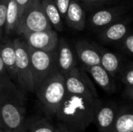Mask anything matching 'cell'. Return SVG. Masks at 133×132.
I'll return each instance as SVG.
<instances>
[{
    "label": "cell",
    "instance_id": "6da1fadb",
    "mask_svg": "<svg viewBox=\"0 0 133 132\" xmlns=\"http://www.w3.org/2000/svg\"><path fill=\"white\" fill-rule=\"evenodd\" d=\"M101 101L99 98L67 93L56 111L55 117L59 121L74 130L84 132L93 123L95 111Z\"/></svg>",
    "mask_w": 133,
    "mask_h": 132
},
{
    "label": "cell",
    "instance_id": "7a4b0ae2",
    "mask_svg": "<svg viewBox=\"0 0 133 132\" xmlns=\"http://www.w3.org/2000/svg\"><path fill=\"white\" fill-rule=\"evenodd\" d=\"M25 92L11 79L0 84V114L5 132H15L24 129L25 125Z\"/></svg>",
    "mask_w": 133,
    "mask_h": 132
},
{
    "label": "cell",
    "instance_id": "3957f363",
    "mask_svg": "<svg viewBox=\"0 0 133 132\" xmlns=\"http://www.w3.org/2000/svg\"><path fill=\"white\" fill-rule=\"evenodd\" d=\"M45 112L50 116H55L67 94L64 76L56 72L46 78L35 90Z\"/></svg>",
    "mask_w": 133,
    "mask_h": 132
},
{
    "label": "cell",
    "instance_id": "277c9868",
    "mask_svg": "<svg viewBox=\"0 0 133 132\" xmlns=\"http://www.w3.org/2000/svg\"><path fill=\"white\" fill-rule=\"evenodd\" d=\"M53 29L49 23L41 0H30L18 20L16 33L22 35L26 33Z\"/></svg>",
    "mask_w": 133,
    "mask_h": 132
},
{
    "label": "cell",
    "instance_id": "5b68a950",
    "mask_svg": "<svg viewBox=\"0 0 133 132\" xmlns=\"http://www.w3.org/2000/svg\"><path fill=\"white\" fill-rule=\"evenodd\" d=\"M28 47V53L31 64L35 90L46 78L54 72H59L56 60V50L53 52H45Z\"/></svg>",
    "mask_w": 133,
    "mask_h": 132
},
{
    "label": "cell",
    "instance_id": "8992f818",
    "mask_svg": "<svg viewBox=\"0 0 133 132\" xmlns=\"http://www.w3.org/2000/svg\"><path fill=\"white\" fill-rule=\"evenodd\" d=\"M16 50V70L17 86L24 92H35L27 44L22 38L13 40Z\"/></svg>",
    "mask_w": 133,
    "mask_h": 132
},
{
    "label": "cell",
    "instance_id": "52a82bcc",
    "mask_svg": "<svg viewBox=\"0 0 133 132\" xmlns=\"http://www.w3.org/2000/svg\"><path fill=\"white\" fill-rule=\"evenodd\" d=\"M67 93L99 98L96 87L83 66H75L64 75Z\"/></svg>",
    "mask_w": 133,
    "mask_h": 132
},
{
    "label": "cell",
    "instance_id": "ba28073f",
    "mask_svg": "<svg viewBox=\"0 0 133 132\" xmlns=\"http://www.w3.org/2000/svg\"><path fill=\"white\" fill-rule=\"evenodd\" d=\"M22 39L29 47L45 52L55 51L59 43V36L54 29L22 34Z\"/></svg>",
    "mask_w": 133,
    "mask_h": 132
},
{
    "label": "cell",
    "instance_id": "9c48e42d",
    "mask_svg": "<svg viewBox=\"0 0 133 132\" xmlns=\"http://www.w3.org/2000/svg\"><path fill=\"white\" fill-rule=\"evenodd\" d=\"M77 60L82 64L84 68L101 64V54L99 47L94 43L85 40L77 41L74 44Z\"/></svg>",
    "mask_w": 133,
    "mask_h": 132
},
{
    "label": "cell",
    "instance_id": "30bf717a",
    "mask_svg": "<svg viewBox=\"0 0 133 132\" xmlns=\"http://www.w3.org/2000/svg\"><path fill=\"white\" fill-rule=\"evenodd\" d=\"M118 107L115 103H103L101 101L95 111L93 123L100 132H112Z\"/></svg>",
    "mask_w": 133,
    "mask_h": 132
},
{
    "label": "cell",
    "instance_id": "8fae6325",
    "mask_svg": "<svg viewBox=\"0 0 133 132\" xmlns=\"http://www.w3.org/2000/svg\"><path fill=\"white\" fill-rule=\"evenodd\" d=\"M56 60L58 71L63 76L77 66V57L69 43L64 38H59L56 48Z\"/></svg>",
    "mask_w": 133,
    "mask_h": 132
},
{
    "label": "cell",
    "instance_id": "7c38bea8",
    "mask_svg": "<svg viewBox=\"0 0 133 132\" xmlns=\"http://www.w3.org/2000/svg\"><path fill=\"white\" fill-rule=\"evenodd\" d=\"M123 13L124 9L121 7L101 9L90 16L89 25L92 30L100 32L102 29L117 21Z\"/></svg>",
    "mask_w": 133,
    "mask_h": 132
},
{
    "label": "cell",
    "instance_id": "4fadbf2b",
    "mask_svg": "<svg viewBox=\"0 0 133 132\" xmlns=\"http://www.w3.org/2000/svg\"><path fill=\"white\" fill-rule=\"evenodd\" d=\"M0 58L3 65L8 74L9 78L16 83V50L13 40L5 39L0 43Z\"/></svg>",
    "mask_w": 133,
    "mask_h": 132
},
{
    "label": "cell",
    "instance_id": "5bb4252c",
    "mask_svg": "<svg viewBox=\"0 0 133 132\" xmlns=\"http://www.w3.org/2000/svg\"><path fill=\"white\" fill-rule=\"evenodd\" d=\"M84 69L88 72L91 79H92V81L104 92L108 93H113L116 92V83L114 78L101 64Z\"/></svg>",
    "mask_w": 133,
    "mask_h": 132
},
{
    "label": "cell",
    "instance_id": "9a60e30c",
    "mask_svg": "<svg viewBox=\"0 0 133 132\" xmlns=\"http://www.w3.org/2000/svg\"><path fill=\"white\" fill-rule=\"evenodd\" d=\"M129 33V25L127 22H114L99 32V39L106 44L119 43Z\"/></svg>",
    "mask_w": 133,
    "mask_h": 132
},
{
    "label": "cell",
    "instance_id": "2e32d148",
    "mask_svg": "<svg viewBox=\"0 0 133 132\" xmlns=\"http://www.w3.org/2000/svg\"><path fill=\"white\" fill-rule=\"evenodd\" d=\"M64 18L66 20L67 25L74 30L82 31L85 27V12L76 0L70 1Z\"/></svg>",
    "mask_w": 133,
    "mask_h": 132
},
{
    "label": "cell",
    "instance_id": "e0dca14e",
    "mask_svg": "<svg viewBox=\"0 0 133 132\" xmlns=\"http://www.w3.org/2000/svg\"><path fill=\"white\" fill-rule=\"evenodd\" d=\"M98 47L101 54V65L113 78L117 77L123 67L121 58L116 53L110 52L99 45Z\"/></svg>",
    "mask_w": 133,
    "mask_h": 132
},
{
    "label": "cell",
    "instance_id": "ac0fdd59",
    "mask_svg": "<svg viewBox=\"0 0 133 132\" xmlns=\"http://www.w3.org/2000/svg\"><path fill=\"white\" fill-rule=\"evenodd\" d=\"M112 132H133V109H118Z\"/></svg>",
    "mask_w": 133,
    "mask_h": 132
},
{
    "label": "cell",
    "instance_id": "d6986e66",
    "mask_svg": "<svg viewBox=\"0 0 133 132\" xmlns=\"http://www.w3.org/2000/svg\"><path fill=\"white\" fill-rule=\"evenodd\" d=\"M44 14L47 17L52 27L58 32L63 30V24L62 16L58 10L57 6L54 4V0H41Z\"/></svg>",
    "mask_w": 133,
    "mask_h": 132
},
{
    "label": "cell",
    "instance_id": "ffe728a7",
    "mask_svg": "<svg viewBox=\"0 0 133 132\" xmlns=\"http://www.w3.org/2000/svg\"><path fill=\"white\" fill-rule=\"evenodd\" d=\"M18 20H19V9L16 0H7L5 25V35L6 37L16 33Z\"/></svg>",
    "mask_w": 133,
    "mask_h": 132
},
{
    "label": "cell",
    "instance_id": "44dd1931",
    "mask_svg": "<svg viewBox=\"0 0 133 132\" xmlns=\"http://www.w3.org/2000/svg\"><path fill=\"white\" fill-rule=\"evenodd\" d=\"M24 129L25 132H56L55 127L44 118L32 119Z\"/></svg>",
    "mask_w": 133,
    "mask_h": 132
},
{
    "label": "cell",
    "instance_id": "7402d4cb",
    "mask_svg": "<svg viewBox=\"0 0 133 132\" xmlns=\"http://www.w3.org/2000/svg\"><path fill=\"white\" fill-rule=\"evenodd\" d=\"M119 75V79L126 86H133V64L122 67Z\"/></svg>",
    "mask_w": 133,
    "mask_h": 132
},
{
    "label": "cell",
    "instance_id": "603a6c76",
    "mask_svg": "<svg viewBox=\"0 0 133 132\" xmlns=\"http://www.w3.org/2000/svg\"><path fill=\"white\" fill-rule=\"evenodd\" d=\"M7 0H0V43L5 34V16H6Z\"/></svg>",
    "mask_w": 133,
    "mask_h": 132
},
{
    "label": "cell",
    "instance_id": "cb8c5ba5",
    "mask_svg": "<svg viewBox=\"0 0 133 132\" xmlns=\"http://www.w3.org/2000/svg\"><path fill=\"white\" fill-rule=\"evenodd\" d=\"M121 48L126 53L133 56V33H128L121 41Z\"/></svg>",
    "mask_w": 133,
    "mask_h": 132
},
{
    "label": "cell",
    "instance_id": "d4e9b609",
    "mask_svg": "<svg viewBox=\"0 0 133 132\" xmlns=\"http://www.w3.org/2000/svg\"><path fill=\"white\" fill-rule=\"evenodd\" d=\"M70 1L71 0H54V4H55L60 14H61L62 17L64 18L65 15H66V11L68 9L69 4H70Z\"/></svg>",
    "mask_w": 133,
    "mask_h": 132
},
{
    "label": "cell",
    "instance_id": "484cf974",
    "mask_svg": "<svg viewBox=\"0 0 133 132\" xmlns=\"http://www.w3.org/2000/svg\"><path fill=\"white\" fill-rule=\"evenodd\" d=\"M7 79H10V78H9L8 74H7L5 67L3 65V62H2L1 58H0V84Z\"/></svg>",
    "mask_w": 133,
    "mask_h": 132
},
{
    "label": "cell",
    "instance_id": "4316f807",
    "mask_svg": "<svg viewBox=\"0 0 133 132\" xmlns=\"http://www.w3.org/2000/svg\"><path fill=\"white\" fill-rule=\"evenodd\" d=\"M29 1L30 0H16V4L18 5V9H19V17L23 13V11L25 10V8L26 7Z\"/></svg>",
    "mask_w": 133,
    "mask_h": 132
},
{
    "label": "cell",
    "instance_id": "83f0119b",
    "mask_svg": "<svg viewBox=\"0 0 133 132\" xmlns=\"http://www.w3.org/2000/svg\"><path fill=\"white\" fill-rule=\"evenodd\" d=\"M55 129H56V132H77L74 130V129H72L71 128L67 127L66 125H64L63 123L59 124L57 127H55Z\"/></svg>",
    "mask_w": 133,
    "mask_h": 132
},
{
    "label": "cell",
    "instance_id": "f1b7e54d",
    "mask_svg": "<svg viewBox=\"0 0 133 132\" xmlns=\"http://www.w3.org/2000/svg\"><path fill=\"white\" fill-rule=\"evenodd\" d=\"M125 96H126L128 99L133 100V86H127L125 89Z\"/></svg>",
    "mask_w": 133,
    "mask_h": 132
},
{
    "label": "cell",
    "instance_id": "f546056e",
    "mask_svg": "<svg viewBox=\"0 0 133 132\" xmlns=\"http://www.w3.org/2000/svg\"><path fill=\"white\" fill-rule=\"evenodd\" d=\"M85 3H87L88 5H102V4L105 3L108 0H83Z\"/></svg>",
    "mask_w": 133,
    "mask_h": 132
},
{
    "label": "cell",
    "instance_id": "4dcf8cb0",
    "mask_svg": "<svg viewBox=\"0 0 133 132\" xmlns=\"http://www.w3.org/2000/svg\"><path fill=\"white\" fill-rule=\"evenodd\" d=\"M0 129H2L4 132H5V129H4V124H3V120H2L1 118V114H0Z\"/></svg>",
    "mask_w": 133,
    "mask_h": 132
},
{
    "label": "cell",
    "instance_id": "1f68e13d",
    "mask_svg": "<svg viewBox=\"0 0 133 132\" xmlns=\"http://www.w3.org/2000/svg\"><path fill=\"white\" fill-rule=\"evenodd\" d=\"M15 132H25V129H22V130H18V131H15Z\"/></svg>",
    "mask_w": 133,
    "mask_h": 132
},
{
    "label": "cell",
    "instance_id": "d6a6232c",
    "mask_svg": "<svg viewBox=\"0 0 133 132\" xmlns=\"http://www.w3.org/2000/svg\"><path fill=\"white\" fill-rule=\"evenodd\" d=\"M0 132H4L3 130H2V129H0Z\"/></svg>",
    "mask_w": 133,
    "mask_h": 132
},
{
    "label": "cell",
    "instance_id": "836d02e7",
    "mask_svg": "<svg viewBox=\"0 0 133 132\" xmlns=\"http://www.w3.org/2000/svg\"><path fill=\"white\" fill-rule=\"evenodd\" d=\"M76 1H77V0H76Z\"/></svg>",
    "mask_w": 133,
    "mask_h": 132
}]
</instances>
